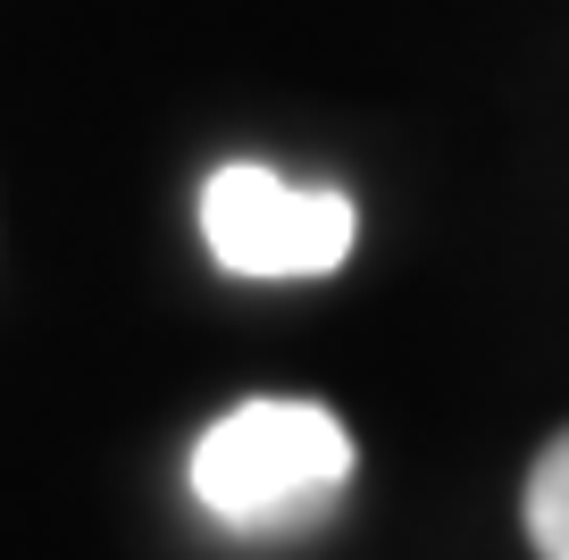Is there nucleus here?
Returning <instances> with one entry per match:
<instances>
[{
    "instance_id": "obj_1",
    "label": "nucleus",
    "mask_w": 569,
    "mask_h": 560,
    "mask_svg": "<svg viewBox=\"0 0 569 560\" xmlns=\"http://www.w3.org/2000/svg\"><path fill=\"white\" fill-rule=\"evenodd\" d=\"M193 502L218 527H310L343 486H352V436L327 402H293V393H268V402H234L210 436L193 443Z\"/></svg>"
},
{
    "instance_id": "obj_2",
    "label": "nucleus",
    "mask_w": 569,
    "mask_h": 560,
    "mask_svg": "<svg viewBox=\"0 0 569 560\" xmlns=\"http://www.w3.org/2000/svg\"><path fill=\"white\" fill-rule=\"evenodd\" d=\"M201 243L234 277H327L352 251V201L336 184H284L260 159H234L201 184Z\"/></svg>"
},
{
    "instance_id": "obj_3",
    "label": "nucleus",
    "mask_w": 569,
    "mask_h": 560,
    "mask_svg": "<svg viewBox=\"0 0 569 560\" xmlns=\"http://www.w3.org/2000/svg\"><path fill=\"white\" fill-rule=\"evenodd\" d=\"M519 519H528L536 560H569V436H552L528 469V493H519Z\"/></svg>"
}]
</instances>
